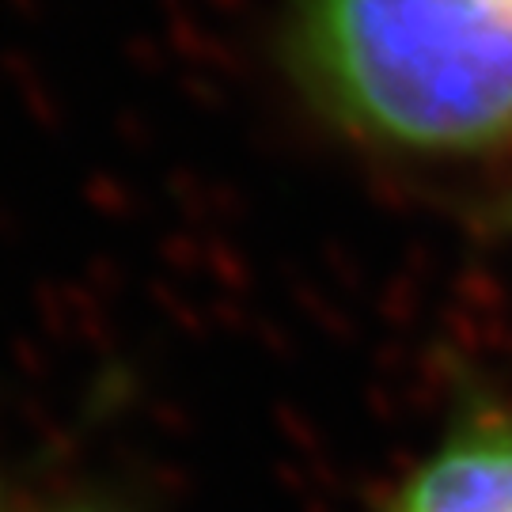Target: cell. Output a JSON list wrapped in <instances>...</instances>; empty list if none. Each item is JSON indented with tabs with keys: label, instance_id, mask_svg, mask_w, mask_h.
Returning <instances> with one entry per match:
<instances>
[{
	"label": "cell",
	"instance_id": "obj_1",
	"mask_svg": "<svg viewBox=\"0 0 512 512\" xmlns=\"http://www.w3.org/2000/svg\"><path fill=\"white\" fill-rule=\"evenodd\" d=\"M277 50L300 99L365 145L512 137V0H289Z\"/></svg>",
	"mask_w": 512,
	"mask_h": 512
},
{
	"label": "cell",
	"instance_id": "obj_3",
	"mask_svg": "<svg viewBox=\"0 0 512 512\" xmlns=\"http://www.w3.org/2000/svg\"><path fill=\"white\" fill-rule=\"evenodd\" d=\"M54 512H110V509H95V505H69V509H54Z\"/></svg>",
	"mask_w": 512,
	"mask_h": 512
},
{
	"label": "cell",
	"instance_id": "obj_2",
	"mask_svg": "<svg viewBox=\"0 0 512 512\" xmlns=\"http://www.w3.org/2000/svg\"><path fill=\"white\" fill-rule=\"evenodd\" d=\"M391 512H512V418H459L399 486Z\"/></svg>",
	"mask_w": 512,
	"mask_h": 512
}]
</instances>
